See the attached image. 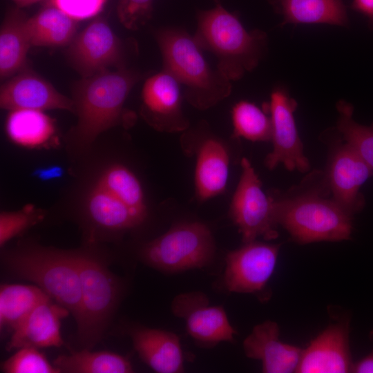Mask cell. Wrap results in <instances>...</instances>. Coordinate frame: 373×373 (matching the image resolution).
I'll return each instance as SVG.
<instances>
[{
    "label": "cell",
    "instance_id": "9a60e30c",
    "mask_svg": "<svg viewBox=\"0 0 373 373\" xmlns=\"http://www.w3.org/2000/svg\"><path fill=\"white\" fill-rule=\"evenodd\" d=\"M0 106L9 111L60 109L74 111L72 99L59 93L44 78L29 71L17 74L1 85Z\"/></svg>",
    "mask_w": 373,
    "mask_h": 373
},
{
    "label": "cell",
    "instance_id": "2e32d148",
    "mask_svg": "<svg viewBox=\"0 0 373 373\" xmlns=\"http://www.w3.org/2000/svg\"><path fill=\"white\" fill-rule=\"evenodd\" d=\"M348 327L347 322L329 325L303 350L296 372H351L353 363L349 347Z\"/></svg>",
    "mask_w": 373,
    "mask_h": 373
},
{
    "label": "cell",
    "instance_id": "e575fe53",
    "mask_svg": "<svg viewBox=\"0 0 373 373\" xmlns=\"http://www.w3.org/2000/svg\"><path fill=\"white\" fill-rule=\"evenodd\" d=\"M64 169L58 165H50L37 169L33 175L39 180L48 181L59 178L64 175Z\"/></svg>",
    "mask_w": 373,
    "mask_h": 373
},
{
    "label": "cell",
    "instance_id": "5bb4252c",
    "mask_svg": "<svg viewBox=\"0 0 373 373\" xmlns=\"http://www.w3.org/2000/svg\"><path fill=\"white\" fill-rule=\"evenodd\" d=\"M182 87L168 72L149 76L142 89V114L158 131L177 133L189 127L182 111Z\"/></svg>",
    "mask_w": 373,
    "mask_h": 373
},
{
    "label": "cell",
    "instance_id": "d6a6232c",
    "mask_svg": "<svg viewBox=\"0 0 373 373\" xmlns=\"http://www.w3.org/2000/svg\"><path fill=\"white\" fill-rule=\"evenodd\" d=\"M153 0H120L117 15L121 23L128 29L136 30L151 17Z\"/></svg>",
    "mask_w": 373,
    "mask_h": 373
},
{
    "label": "cell",
    "instance_id": "e0dca14e",
    "mask_svg": "<svg viewBox=\"0 0 373 373\" xmlns=\"http://www.w3.org/2000/svg\"><path fill=\"white\" fill-rule=\"evenodd\" d=\"M70 313L66 308L52 298L41 303L13 329L6 350L61 346L64 341L61 335V322Z\"/></svg>",
    "mask_w": 373,
    "mask_h": 373
},
{
    "label": "cell",
    "instance_id": "f1b7e54d",
    "mask_svg": "<svg viewBox=\"0 0 373 373\" xmlns=\"http://www.w3.org/2000/svg\"><path fill=\"white\" fill-rule=\"evenodd\" d=\"M338 117L336 128L342 140L350 146L373 172V123L362 125L353 119V106L345 100L336 104Z\"/></svg>",
    "mask_w": 373,
    "mask_h": 373
},
{
    "label": "cell",
    "instance_id": "5b68a950",
    "mask_svg": "<svg viewBox=\"0 0 373 373\" xmlns=\"http://www.w3.org/2000/svg\"><path fill=\"white\" fill-rule=\"evenodd\" d=\"M142 77L139 72L124 67L83 77L77 83L73 101L77 115L75 135L80 144L93 142L120 122L126 99Z\"/></svg>",
    "mask_w": 373,
    "mask_h": 373
},
{
    "label": "cell",
    "instance_id": "44dd1931",
    "mask_svg": "<svg viewBox=\"0 0 373 373\" xmlns=\"http://www.w3.org/2000/svg\"><path fill=\"white\" fill-rule=\"evenodd\" d=\"M86 214L95 230L108 233L133 229L146 218L96 183L88 195Z\"/></svg>",
    "mask_w": 373,
    "mask_h": 373
},
{
    "label": "cell",
    "instance_id": "4dcf8cb0",
    "mask_svg": "<svg viewBox=\"0 0 373 373\" xmlns=\"http://www.w3.org/2000/svg\"><path fill=\"white\" fill-rule=\"evenodd\" d=\"M3 373H60L37 348L21 347L1 365Z\"/></svg>",
    "mask_w": 373,
    "mask_h": 373
},
{
    "label": "cell",
    "instance_id": "9c48e42d",
    "mask_svg": "<svg viewBox=\"0 0 373 373\" xmlns=\"http://www.w3.org/2000/svg\"><path fill=\"white\" fill-rule=\"evenodd\" d=\"M298 103L283 88H274L262 108L270 116L273 149L265 159L269 170L282 164L289 171L307 172L310 169L296 127L294 112Z\"/></svg>",
    "mask_w": 373,
    "mask_h": 373
},
{
    "label": "cell",
    "instance_id": "d6986e66",
    "mask_svg": "<svg viewBox=\"0 0 373 373\" xmlns=\"http://www.w3.org/2000/svg\"><path fill=\"white\" fill-rule=\"evenodd\" d=\"M194 173L197 197L202 201L224 193L229 175V153L219 137L201 132Z\"/></svg>",
    "mask_w": 373,
    "mask_h": 373
},
{
    "label": "cell",
    "instance_id": "ac0fdd59",
    "mask_svg": "<svg viewBox=\"0 0 373 373\" xmlns=\"http://www.w3.org/2000/svg\"><path fill=\"white\" fill-rule=\"evenodd\" d=\"M279 333V327L274 321L256 325L244 340L245 354L249 358L260 361L263 372H296L303 350L280 341Z\"/></svg>",
    "mask_w": 373,
    "mask_h": 373
},
{
    "label": "cell",
    "instance_id": "30bf717a",
    "mask_svg": "<svg viewBox=\"0 0 373 373\" xmlns=\"http://www.w3.org/2000/svg\"><path fill=\"white\" fill-rule=\"evenodd\" d=\"M68 58L73 68L83 77L108 70L124 68L125 48L106 21H91L70 42Z\"/></svg>",
    "mask_w": 373,
    "mask_h": 373
},
{
    "label": "cell",
    "instance_id": "8992f818",
    "mask_svg": "<svg viewBox=\"0 0 373 373\" xmlns=\"http://www.w3.org/2000/svg\"><path fill=\"white\" fill-rule=\"evenodd\" d=\"M81 288L77 338L91 350L102 339L118 305L122 287L106 260L90 249L75 250Z\"/></svg>",
    "mask_w": 373,
    "mask_h": 373
},
{
    "label": "cell",
    "instance_id": "ffe728a7",
    "mask_svg": "<svg viewBox=\"0 0 373 373\" xmlns=\"http://www.w3.org/2000/svg\"><path fill=\"white\" fill-rule=\"evenodd\" d=\"M140 358L158 373L184 372V357L180 338L159 329L135 327L129 331Z\"/></svg>",
    "mask_w": 373,
    "mask_h": 373
},
{
    "label": "cell",
    "instance_id": "8fae6325",
    "mask_svg": "<svg viewBox=\"0 0 373 373\" xmlns=\"http://www.w3.org/2000/svg\"><path fill=\"white\" fill-rule=\"evenodd\" d=\"M280 247L254 240L229 251L225 258V288L240 294L262 291L274 271Z\"/></svg>",
    "mask_w": 373,
    "mask_h": 373
},
{
    "label": "cell",
    "instance_id": "83f0119b",
    "mask_svg": "<svg viewBox=\"0 0 373 373\" xmlns=\"http://www.w3.org/2000/svg\"><path fill=\"white\" fill-rule=\"evenodd\" d=\"M96 184L146 218L147 207L142 186L136 175L127 166L121 164L107 166L99 176Z\"/></svg>",
    "mask_w": 373,
    "mask_h": 373
},
{
    "label": "cell",
    "instance_id": "cb8c5ba5",
    "mask_svg": "<svg viewBox=\"0 0 373 373\" xmlns=\"http://www.w3.org/2000/svg\"><path fill=\"white\" fill-rule=\"evenodd\" d=\"M26 26L31 46L55 47L73 41L77 21L52 5L28 18Z\"/></svg>",
    "mask_w": 373,
    "mask_h": 373
},
{
    "label": "cell",
    "instance_id": "4fadbf2b",
    "mask_svg": "<svg viewBox=\"0 0 373 373\" xmlns=\"http://www.w3.org/2000/svg\"><path fill=\"white\" fill-rule=\"evenodd\" d=\"M171 311L184 321L189 335L204 346L235 341L236 332L224 308L211 305L207 296L202 292L178 295L172 301Z\"/></svg>",
    "mask_w": 373,
    "mask_h": 373
},
{
    "label": "cell",
    "instance_id": "603a6c76",
    "mask_svg": "<svg viewBox=\"0 0 373 373\" xmlns=\"http://www.w3.org/2000/svg\"><path fill=\"white\" fill-rule=\"evenodd\" d=\"M27 17L19 7L10 9L0 29V77H12L23 66L31 47L26 31Z\"/></svg>",
    "mask_w": 373,
    "mask_h": 373
},
{
    "label": "cell",
    "instance_id": "4316f807",
    "mask_svg": "<svg viewBox=\"0 0 373 373\" xmlns=\"http://www.w3.org/2000/svg\"><path fill=\"white\" fill-rule=\"evenodd\" d=\"M60 373H130L131 362L123 356L109 351L93 352L82 349L61 355L53 361Z\"/></svg>",
    "mask_w": 373,
    "mask_h": 373
},
{
    "label": "cell",
    "instance_id": "836d02e7",
    "mask_svg": "<svg viewBox=\"0 0 373 373\" xmlns=\"http://www.w3.org/2000/svg\"><path fill=\"white\" fill-rule=\"evenodd\" d=\"M52 5L59 8L76 21L95 16L102 8L106 0H50Z\"/></svg>",
    "mask_w": 373,
    "mask_h": 373
},
{
    "label": "cell",
    "instance_id": "3957f363",
    "mask_svg": "<svg viewBox=\"0 0 373 373\" xmlns=\"http://www.w3.org/2000/svg\"><path fill=\"white\" fill-rule=\"evenodd\" d=\"M283 198H273L276 222L300 244L348 240L352 216L333 199L323 176L320 186H311Z\"/></svg>",
    "mask_w": 373,
    "mask_h": 373
},
{
    "label": "cell",
    "instance_id": "7402d4cb",
    "mask_svg": "<svg viewBox=\"0 0 373 373\" xmlns=\"http://www.w3.org/2000/svg\"><path fill=\"white\" fill-rule=\"evenodd\" d=\"M287 24H328L347 27L350 24L343 0H267Z\"/></svg>",
    "mask_w": 373,
    "mask_h": 373
},
{
    "label": "cell",
    "instance_id": "484cf974",
    "mask_svg": "<svg viewBox=\"0 0 373 373\" xmlns=\"http://www.w3.org/2000/svg\"><path fill=\"white\" fill-rule=\"evenodd\" d=\"M52 298L37 285L3 284L0 287V329L11 332L41 303Z\"/></svg>",
    "mask_w": 373,
    "mask_h": 373
},
{
    "label": "cell",
    "instance_id": "f546056e",
    "mask_svg": "<svg viewBox=\"0 0 373 373\" xmlns=\"http://www.w3.org/2000/svg\"><path fill=\"white\" fill-rule=\"evenodd\" d=\"M233 136L252 142H268L271 138V121L268 113L254 103L241 100L231 109Z\"/></svg>",
    "mask_w": 373,
    "mask_h": 373
},
{
    "label": "cell",
    "instance_id": "52a82bcc",
    "mask_svg": "<svg viewBox=\"0 0 373 373\" xmlns=\"http://www.w3.org/2000/svg\"><path fill=\"white\" fill-rule=\"evenodd\" d=\"M216 251L209 228L200 222L178 224L144 246L141 259L157 270L177 273L207 266Z\"/></svg>",
    "mask_w": 373,
    "mask_h": 373
},
{
    "label": "cell",
    "instance_id": "d4e9b609",
    "mask_svg": "<svg viewBox=\"0 0 373 373\" xmlns=\"http://www.w3.org/2000/svg\"><path fill=\"white\" fill-rule=\"evenodd\" d=\"M6 130L15 144L28 148L39 147L47 144L55 131L52 119L42 111L18 109L10 111Z\"/></svg>",
    "mask_w": 373,
    "mask_h": 373
},
{
    "label": "cell",
    "instance_id": "7a4b0ae2",
    "mask_svg": "<svg viewBox=\"0 0 373 373\" xmlns=\"http://www.w3.org/2000/svg\"><path fill=\"white\" fill-rule=\"evenodd\" d=\"M162 59V70L173 76L182 87L184 97L194 108L209 109L231 93V81L205 59L193 35L175 27L154 32Z\"/></svg>",
    "mask_w": 373,
    "mask_h": 373
},
{
    "label": "cell",
    "instance_id": "ba28073f",
    "mask_svg": "<svg viewBox=\"0 0 373 373\" xmlns=\"http://www.w3.org/2000/svg\"><path fill=\"white\" fill-rule=\"evenodd\" d=\"M242 172L233 195L229 216L238 229L244 243L262 237H278L273 198L262 189L261 182L247 158L241 160Z\"/></svg>",
    "mask_w": 373,
    "mask_h": 373
},
{
    "label": "cell",
    "instance_id": "d590c367",
    "mask_svg": "<svg viewBox=\"0 0 373 373\" xmlns=\"http://www.w3.org/2000/svg\"><path fill=\"white\" fill-rule=\"evenodd\" d=\"M351 8L364 15L373 29V0H353Z\"/></svg>",
    "mask_w": 373,
    "mask_h": 373
},
{
    "label": "cell",
    "instance_id": "f35d334b",
    "mask_svg": "<svg viewBox=\"0 0 373 373\" xmlns=\"http://www.w3.org/2000/svg\"><path fill=\"white\" fill-rule=\"evenodd\" d=\"M216 2V4L220 3V0H214Z\"/></svg>",
    "mask_w": 373,
    "mask_h": 373
},
{
    "label": "cell",
    "instance_id": "74e56055",
    "mask_svg": "<svg viewBox=\"0 0 373 373\" xmlns=\"http://www.w3.org/2000/svg\"><path fill=\"white\" fill-rule=\"evenodd\" d=\"M19 8L28 6L37 3L40 0H13Z\"/></svg>",
    "mask_w": 373,
    "mask_h": 373
},
{
    "label": "cell",
    "instance_id": "8d00e7d4",
    "mask_svg": "<svg viewBox=\"0 0 373 373\" xmlns=\"http://www.w3.org/2000/svg\"><path fill=\"white\" fill-rule=\"evenodd\" d=\"M370 337L373 339V331ZM351 372L373 373V350L359 361L353 363Z\"/></svg>",
    "mask_w": 373,
    "mask_h": 373
},
{
    "label": "cell",
    "instance_id": "1f68e13d",
    "mask_svg": "<svg viewBox=\"0 0 373 373\" xmlns=\"http://www.w3.org/2000/svg\"><path fill=\"white\" fill-rule=\"evenodd\" d=\"M44 217L42 211L32 205L26 206L19 211L1 212V247H3L11 239L41 221Z\"/></svg>",
    "mask_w": 373,
    "mask_h": 373
},
{
    "label": "cell",
    "instance_id": "7c38bea8",
    "mask_svg": "<svg viewBox=\"0 0 373 373\" xmlns=\"http://www.w3.org/2000/svg\"><path fill=\"white\" fill-rule=\"evenodd\" d=\"M372 175L370 168L342 140L330 154L323 178L332 199L352 216L363 208L360 189Z\"/></svg>",
    "mask_w": 373,
    "mask_h": 373
},
{
    "label": "cell",
    "instance_id": "6da1fadb",
    "mask_svg": "<svg viewBox=\"0 0 373 373\" xmlns=\"http://www.w3.org/2000/svg\"><path fill=\"white\" fill-rule=\"evenodd\" d=\"M193 35L199 46L213 54L216 68L229 80L241 79L254 70L267 50V35L259 29L247 30L238 15L220 3L199 10Z\"/></svg>",
    "mask_w": 373,
    "mask_h": 373
},
{
    "label": "cell",
    "instance_id": "277c9868",
    "mask_svg": "<svg viewBox=\"0 0 373 373\" xmlns=\"http://www.w3.org/2000/svg\"><path fill=\"white\" fill-rule=\"evenodd\" d=\"M2 261L10 274L34 283L66 308L77 323L81 288L75 250L23 246L4 254Z\"/></svg>",
    "mask_w": 373,
    "mask_h": 373
}]
</instances>
